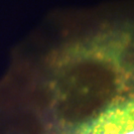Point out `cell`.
Instances as JSON below:
<instances>
[{"label":"cell","instance_id":"6da1fadb","mask_svg":"<svg viewBox=\"0 0 134 134\" xmlns=\"http://www.w3.org/2000/svg\"><path fill=\"white\" fill-rule=\"evenodd\" d=\"M98 21L47 59V134H134V17Z\"/></svg>","mask_w":134,"mask_h":134}]
</instances>
